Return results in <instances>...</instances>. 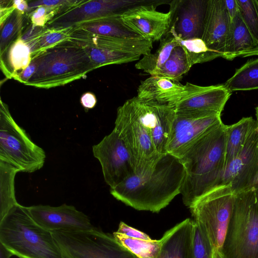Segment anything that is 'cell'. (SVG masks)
<instances>
[{"instance_id": "1", "label": "cell", "mask_w": 258, "mask_h": 258, "mask_svg": "<svg viewBox=\"0 0 258 258\" xmlns=\"http://www.w3.org/2000/svg\"><path fill=\"white\" fill-rule=\"evenodd\" d=\"M185 174L180 160L167 153L153 168L134 173L110 188V194L137 210L158 213L181 194Z\"/></svg>"}, {"instance_id": "2", "label": "cell", "mask_w": 258, "mask_h": 258, "mask_svg": "<svg viewBox=\"0 0 258 258\" xmlns=\"http://www.w3.org/2000/svg\"><path fill=\"white\" fill-rule=\"evenodd\" d=\"M226 127L222 122L213 127L179 159L185 173L181 194L187 208L220 182L225 167Z\"/></svg>"}, {"instance_id": "3", "label": "cell", "mask_w": 258, "mask_h": 258, "mask_svg": "<svg viewBox=\"0 0 258 258\" xmlns=\"http://www.w3.org/2000/svg\"><path fill=\"white\" fill-rule=\"evenodd\" d=\"M0 242L19 258H65L52 232L19 204L0 221Z\"/></svg>"}, {"instance_id": "4", "label": "cell", "mask_w": 258, "mask_h": 258, "mask_svg": "<svg viewBox=\"0 0 258 258\" xmlns=\"http://www.w3.org/2000/svg\"><path fill=\"white\" fill-rule=\"evenodd\" d=\"M36 72L25 85L49 89L79 79L97 69L85 49L69 40L33 57Z\"/></svg>"}, {"instance_id": "5", "label": "cell", "mask_w": 258, "mask_h": 258, "mask_svg": "<svg viewBox=\"0 0 258 258\" xmlns=\"http://www.w3.org/2000/svg\"><path fill=\"white\" fill-rule=\"evenodd\" d=\"M220 252L223 258H258V189L255 185L235 195Z\"/></svg>"}, {"instance_id": "6", "label": "cell", "mask_w": 258, "mask_h": 258, "mask_svg": "<svg viewBox=\"0 0 258 258\" xmlns=\"http://www.w3.org/2000/svg\"><path fill=\"white\" fill-rule=\"evenodd\" d=\"M45 158V151L16 123L8 105L1 100L0 161L20 172L31 173L43 166Z\"/></svg>"}, {"instance_id": "7", "label": "cell", "mask_w": 258, "mask_h": 258, "mask_svg": "<svg viewBox=\"0 0 258 258\" xmlns=\"http://www.w3.org/2000/svg\"><path fill=\"white\" fill-rule=\"evenodd\" d=\"M235 194L229 184H219L189 207L193 220L205 232L214 250L221 251L230 219Z\"/></svg>"}, {"instance_id": "8", "label": "cell", "mask_w": 258, "mask_h": 258, "mask_svg": "<svg viewBox=\"0 0 258 258\" xmlns=\"http://www.w3.org/2000/svg\"><path fill=\"white\" fill-rule=\"evenodd\" d=\"M113 130L117 133L131 155L135 174L144 173L153 168L162 156L157 153L150 132L140 116L132 99L127 100L117 108Z\"/></svg>"}, {"instance_id": "9", "label": "cell", "mask_w": 258, "mask_h": 258, "mask_svg": "<svg viewBox=\"0 0 258 258\" xmlns=\"http://www.w3.org/2000/svg\"><path fill=\"white\" fill-rule=\"evenodd\" d=\"M52 233L65 258H137L113 234L96 227L83 231H55Z\"/></svg>"}, {"instance_id": "10", "label": "cell", "mask_w": 258, "mask_h": 258, "mask_svg": "<svg viewBox=\"0 0 258 258\" xmlns=\"http://www.w3.org/2000/svg\"><path fill=\"white\" fill-rule=\"evenodd\" d=\"M157 0L78 1L62 8L46 23L49 30H63L102 19L121 17L135 7L154 3Z\"/></svg>"}, {"instance_id": "11", "label": "cell", "mask_w": 258, "mask_h": 258, "mask_svg": "<svg viewBox=\"0 0 258 258\" xmlns=\"http://www.w3.org/2000/svg\"><path fill=\"white\" fill-rule=\"evenodd\" d=\"M183 95L175 105L176 115L190 118L221 116L231 92L224 84L200 86L186 83Z\"/></svg>"}, {"instance_id": "12", "label": "cell", "mask_w": 258, "mask_h": 258, "mask_svg": "<svg viewBox=\"0 0 258 258\" xmlns=\"http://www.w3.org/2000/svg\"><path fill=\"white\" fill-rule=\"evenodd\" d=\"M94 156L99 161L105 182L110 188L135 173L131 155L114 130L92 147Z\"/></svg>"}, {"instance_id": "13", "label": "cell", "mask_w": 258, "mask_h": 258, "mask_svg": "<svg viewBox=\"0 0 258 258\" xmlns=\"http://www.w3.org/2000/svg\"><path fill=\"white\" fill-rule=\"evenodd\" d=\"M171 1H158L154 3L139 5L125 12L121 19L130 29L140 37L152 42L160 41L170 31L173 10L168 12L156 10V7Z\"/></svg>"}, {"instance_id": "14", "label": "cell", "mask_w": 258, "mask_h": 258, "mask_svg": "<svg viewBox=\"0 0 258 258\" xmlns=\"http://www.w3.org/2000/svg\"><path fill=\"white\" fill-rule=\"evenodd\" d=\"M257 178L258 126L236 157L225 167L219 184L230 185L235 195L253 186Z\"/></svg>"}, {"instance_id": "15", "label": "cell", "mask_w": 258, "mask_h": 258, "mask_svg": "<svg viewBox=\"0 0 258 258\" xmlns=\"http://www.w3.org/2000/svg\"><path fill=\"white\" fill-rule=\"evenodd\" d=\"M142 120L148 128L157 153L164 155L173 122L175 106L146 101L137 96L131 98Z\"/></svg>"}, {"instance_id": "16", "label": "cell", "mask_w": 258, "mask_h": 258, "mask_svg": "<svg viewBox=\"0 0 258 258\" xmlns=\"http://www.w3.org/2000/svg\"><path fill=\"white\" fill-rule=\"evenodd\" d=\"M28 207L34 221L50 232L88 230L95 227L88 216L73 206L63 204L58 207L38 205Z\"/></svg>"}, {"instance_id": "17", "label": "cell", "mask_w": 258, "mask_h": 258, "mask_svg": "<svg viewBox=\"0 0 258 258\" xmlns=\"http://www.w3.org/2000/svg\"><path fill=\"white\" fill-rule=\"evenodd\" d=\"M208 0L171 1L173 10L170 32L182 39L202 38Z\"/></svg>"}, {"instance_id": "18", "label": "cell", "mask_w": 258, "mask_h": 258, "mask_svg": "<svg viewBox=\"0 0 258 258\" xmlns=\"http://www.w3.org/2000/svg\"><path fill=\"white\" fill-rule=\"evenodd\" d=\"M222 122L221 116L190 118L176 115L167 144V153L180 159L197 140Z\"/></svg>"}, {"instance_id": "19", "label": "cell", "mask_w": 258, "mask_h": 258, "mask_svg": "<svg viewBox=\"0 0 258 258\" xmlns=\"http://www.w3.org/2000/svg\"><path fill=\"white\" fill-rule=\"evenodd\" d=\"M231 20L224 0H208L202 39L216 58L224 56Z\"/></svg>"}, {"instance_id": "20", "label": "cell", "mask_w": 258, "mask_h": 258, "mask_svg": "<svg viewBox=\"0 0 258 258\" xmlns=\"http://www.w3.org/2000/svg\"><path fill=\"white\" fill-rule=\"evenodd\" d=\"M185 86L178 81L155 76L141 82L137 97L142 100L175 106L181 99Z\"/></svg>"}, {"instance_id": "21", "label": "cell", "mask_w": 258, "mask_h": 258, "mask_svg": "<svg viewBox=\"0 0 258 258\" xmlns=\"http://www.w3.org/2000/svg\"><path fill=\"white\" fill-rule=\"evenodd\" d=\"M193 224L187 218L167 231L157 258H189Z\"/></svg>"}, {"instance_id": "22", "label": "cell", "mask_w": 258, "mask_h": 258, "mask_svg": "<svg viewBox=\"0 0 258 258\" xmlns=\"http://www.w3.org/2000/svg\"><path fill=\"white\" fill-rule=\"evenodd\" d=\"M257 49L258 43L250 33L238 11L231 22L223 58L232 60L238 56L246 57Z\"/></svg>"}, {"instance_id": "23", "label": "cell", "mask_w": 258, "mask_h": 258, "mask_svg": "<svg viewBox=\"0 0 258 258\" xmlns=\"http://www.w3.org/2000/svg\"><path fill=\"white\" fill-rule=\"evenodd\" d=\"M257 126L256 120L252 117H243L234 124L226 125L225 167L236 157Z\"/></svg>"}, {"instance_id": "24", "label": "cell", "mask_w": 258, "mask_h": 258, "mask_svg": "<svg viewBox=\"0 0 258 258\" xmlns=\"http://www.w3.org/2000/svg\"><path fill=\"white\" fill-rule=\"evenodd\" d=\"M0 57L1 68L4 74L8 78L14 79L28 66L32 59L29 46L20 38L0 55Z\"/></svg>"}, {"instance_id": "25", "label": "cell", "mask_w": 258, "mask_h": 258, "mask_svg": "<svg viewBox=\"0 0 258 258\" xmlns=\"http://www.w3.org/2000/svg\"><path fill=\"white\" fill-rule=\"evenodd\" d=\"M20 172L15 167L0 161V221L19 203L15 192V177Z\"/></svg>"}, {"instance_id": "26", "label": "cell", "mask_w": 258, "mask_h": 258, "mask_svg": "<svg viewBox=\"0 0 258 258\" xmlns=\"http://www.w3.org/2000/svg\"><path fill=\"white\" fill-rule=\"evenodd\" d=\"M179 45L172 34L168 33L160 41L156 51L144 55L135 64V68L152 75L159 69L169 57L173 49Z\"/></svg>"}, {"instance_id": "27", "label": "cell", "mask_w": 258, "mask_h": 258, "mask_svg": "<svg viewBox=\"0 0 258 258\" xmlns=\"http://www.w3.org/2000/svg\"><path fill=\"white\" fill-rule=\"evenodd\" d=\"M76 27L107 37H140L125 26L121 17L99 19L84 23Z\"/></svg>"}, {"instance_id": "28", "label": "cell", "mask_w": 258, "mask_h": 258, "mask_svg": "<svg viewBox=\"0 0 258 258\" xmlns=\"http://www.w3.org/2000/svg\"><path fill=\"white\" fill-rule=\"evenodd\" d=\"M223 84L231 93L258 89V58L247 61Z\"/></svg>"}, {"instance_id": "29", "label": "cell", "mask_w": 258, "mask_h": 258, "mask_svg": "<svg viewBox=\"0 0 258 258\" xmlns=\"http://www.w3.org/2000/svg\"><path fill=\"white\" fill-rule=\"evenodd\" d=\"M191 67L185 50L178 45L173 49L164 64L151 76L178 81Z\"/></svg>"}, {"instance_id": "30", "label": "cell", "mask_w": 258, "mask_h": 258, "mask_svg": "<svg viewBox=\"0 0 258 258\" xmlns=\"http://www.w3.org/2000/svg\"><path fill=\"white\" fill-rule=\"evenodd\" d=\"M113 235L137 258H157L162 244V238L159 240L132 238L116 231L113 233Z\"/></svg>"}, {"instance_id": "31", "label": "cell", "mask_w": 258, "mask_h": 258, "mask_svg": "<svg viewBox=\"0 0 258 258\" xmlns=\"http://www.w3.org/2000/svg\"><path fill=\"white\" fill-rule=\"evenodd\" d=\"M28 16L16 8L8 17L1 23L0 55L19 38L24 28V23Z\"/></svg>"}, {"instance_id": "32", "label": "cell", "mask_w": 258, "mask_h": 258, "mask_svg": "<svg viewBox=\"0 0 258 258\" xmlns=\"http://www.w3.org/2000/svg\"><path fill=\"white\" fill-rule=\"evenodd\" d=\"M97 68L128 63L139 60L141 55L94 47L84 48Z\"/></svg>"}, {"instance_id": "33", "label": "cell", "mask_w": 258, "mask_h": 258, "mask_svg": "<svg viewBox=\"0 0 258 258\" xmlns=\"http://www.w3.org/2000/svg\"><path fill=\"white\" fill-rule=\"evenodd\" d=\"M72 29V28L49 30L45 28L39 36L27 43L30 48L32 58L59 43L67 41Z\"/></svg>"}, {"instance_id": "34", "label": "cell", "mask_w": 258, "mask_h": 258, "mask_svg": "<svg viewBox=\"0 0 258 258\" xmlns=\"http://www.w3.org/2000/svg\"><path fill=\"white\" fill-rule=\"evenodd\" d=\"M173 36L179 45L185 50L191 66L216 58L202 38L182 39Z\"/></svg>"}, {"instance_id": "35", "label": "cell", "mask_w": 258, "mask_h": 258, "mask_svg": "<svg viewBox=\"0 0 258 258\" xmlns=\"http://www.w3.org/2000/svg\"><path fill=\"white\" fill-rule=\"evenodd\" d=\"M213 252L208 237L194 221L189 258H213Z\"/></svg>"}, {"instance_id": "36", "label": "cell", "mask_w": 258, "mask_h": 258, "mask_svg": "<svg viewBox=\"0 0 258 258\" xmlns=\"http://www.w3.org/2000/svg\"><path fill=\"white\" fill-rule=\"evenodd\" d=\"M236 1L241 18L258 43V0Z\"/></svg>"}, {"instance_id": "37", "label": "cell", "mask_w": 258, "mask_h": 258, "mask_svg": "<svg viewBox=\"0 0 258 258\" xmlns=\"http://www.w3.org/2000/svg\"><path fill=\"white\" fill-rule=\"evenodd\" d=\"M61 8L39 7L30 12L28 16L32 24L45 27L46 23Z\"/></svg>"}, {"instance_id": "38", "label": "cell", "mask_w": 258, "mask_h": 258, "mask_svg": "<svg viewBox=\"0 0 258 258\" xmlns=\"http://www.w3.org/2000/svg\"><path fill=\"white\" fill-rule=\"evenodd\" d=\"M78 1L72 0H43L36 1H28L29 10L36 9L39 7L44 6L49 8H61L75 4Z\"/></svg>"}, {"instance_id": "39", "label": "cell", "mask_w": 258, "mask_h": 258, "mask_svg": "<svg viewBox=\"0 0 258 258\" xmlns=\"http://www.w3.org/2000/svg\"><path fill=\"white\" fill-rule=\"evenodd\" d=\"M116 232L132 238L144 240L151 239V238L145 233L134 228L122 221L119 223Z\"/></svg>"}, {"instance_id": "40", "label": "cell", "mask_w": 258, "mask_h": 258, "mask_svg": "<svg viewBox=\"0 0 258 258\" xmlns=\"http://www.w3.org/2000/svg\"><path fill=\"white\" fill-rule=\"evenodd\" d=\"M45 28V27L35 26L31 23L23 32L20 38L27 43L39 36Z\"/></svg>"}, {"instance_id": "41", "label": "cell", "mask_w": 258, "mask_h": 258, "mask_svg": "<svg viewBox=\"0 0 258 258\" xmlns=\"http://www.w3.org/2000/svg\"><path fill=\"white\" fill-rule=\"evenodd\" d=\"M37 66L36 59L34 58H32L28 66L18 74L15 80L26 85L28 80L36 72Z\"/></svg>"}, {"instance_id": "42", "label": "cell", "mask_w": 258, "mask_h": 258, "mask_svg": "<svg viewBox=\"0 0 258 258\" xmlns=\"http://www.w3.org/2000/svg\"><path fill=\"white\" fill-rule=\"evenodd\" d=\"M81 105L87 110L95 107L97 103L96 96L91 92H86L83 94L80 98Z\"/></svg>"}, {"instance_id": "43", "label": "cell", "mask_w": 258, "mask_h": 258, "mask_svg": "<svg viewBox=\"0 0 258 258\" xmlns=\"http://www.w3.org/2000/svg\"><path fill=\"white\" fill-rule=\"evenodd\" d=\"M229 16L232 20L238 13V6L236 0H224Z\"/></svg>"}, {"instance_id": "44", "label": "cell", "mask_w": 258, "mask_h": 258, "mask_svg": "<svg viewBox=\"0 0 258 258\" xmlns=\"http://www.w3.org/2000/svg\"><path fill=\"white\" fill-rule=\"evenodd\" d=\"M14 7L23 14H26L29 10L28 1L19 0L12 1Z\"/></svg>"}, {"instance_id": "45", "label": "cell", "mask_w": 258, "mask_h": 258, "mask_svg": "<svg viewBox=\"0 0 258 258\" xmlns=\"http://www.w3.org/2000/svg\"><path fill=\"white\" fill-rule=\"evenodd\" d=\"M13 253L0 242V258H10Z\"/></svg>"}, {"instance_id": "46", "label": "cell", "mask_w": 258, "mask_h": 258, "mask_svg": "<svg viewBox=\"0 0 258 258\" xmlns=\"http://www.w3.org/2000/svg\"><path fill=\"white\" fill-rule=\"evenodd\" d=\"M213 258H223L221 253L216 250H214Z\"/></svg>"}, {"instance_id": "47", "label": "cell", "mask_w": 258, "mask_h": 258, "mask_svg": "<svg viewBox=\"0 0 258 258\" xmlns=\"http://www.w3.org/2000/svg\"><path fill=\"white\" fill-rule=\"evenodd\" d=\"M252 55H258V49L255 50L250 52L246 56V57L252 56Z\"/></svg>"}, {"instance_id": "48", "label": "cell", "mask_w": 258, "mask_h": 258, "mask_svg": "<svg viewBox=\"0 0 258 258\" xmlns=\"http://www.w3.org/2000/svg\"><path fill=\"white\" fill-rule=\"evenodd\" d=\"M255 115H256V121L257 122V123H258V105L257 106V107L255 108Z\"/></svg>"}, {"instance_id": "49", "label": "cell", "mask_w": 258, "mask_h": 258, "mask_svg": "<svg viewBox=\"0 0 258 258\" xmlns=\"http://www.w3.org/2000/svg\"><path fill=\"white\" fill-rule=\"evenodd\" d=\"M254 185H255L256 186V188L258 189V178Z\"/></svg>"}]
</instances>
